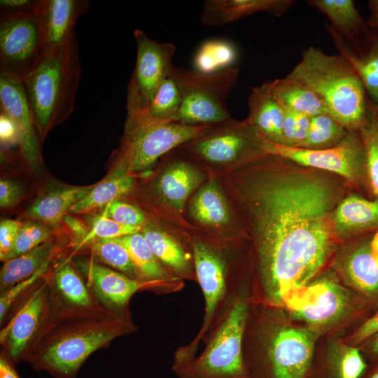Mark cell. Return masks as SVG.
I'll return each instance as SVG.
<instances>
[{"label": "cell", "mask_w": 378, "mask_h": 378, "mask_svg": "<svg viewBox=\"0 0 378 378\" xmlns=\"http://www.w3.org/2000/svg\"><path fill=\"white\" fill-rule=\"evenodd\" d=\"M73 261L101 305L121 317L132 318L129 304L137 292L167 294L180 291L184 286L183 281L161 283L132 279L90 258H73Z\"/></svg>", "instance_id": "obj_12"}, {"label": "cell", "mask_w": 378, "mask_h": 378, "mask_svg": "<svg viewBox=\"0 0 378 378\" xmlns=\"http://www.w3.org/2000/svg\"><path fill=\"white\" fill-rule=\"evenodd\" d=\"M370 18L368 23L370 28L378 29V0H370L368 2Z\"/></svg>", "instance_id": "obj_53"}, {"label": "cell", "mask_w": 378, "mask_h": 378, "mask_svg": "<svg viewBox=\"0 0 378 378\" xmlns=\"http://www.w3.org/2000/svg\"><path fill=\"white\" fill-rule=\"evenodd\" d=\"M378 333V310L366 319L354 332L351 341L353 344L363 343Z\"/></svg>", "instance_id": "obj_49"}, {"label": "cell", "mask_w": 378, "mask_h": 378, "mask_svg": "<svg viewBox=\"0 0 378 378\" xmlns=\"http://www.w3.org/2000/svg\"><path fill=\"white\" fill-rule=\"evenodd\" d=\"M266 141L247 119L230 118L211 125L203 135L181 146L206 163L227 168L267 154Z\"/></svg>", "instance_id": "obj_11"}, {"label": "cell", "mask_w": 378, "mask_h": 378, "mask_svg": "<svg viewBox=\"0 0 378 378\" xmlns=\"http://www.w3.org/2000/svg\"><path fill=\"white\" fill-rule=\"evenodd\" d=\"M15 365L0 354V378H21Z\"/></svg>", "instance_id": "obj_51"}, {"label": "cell", "mask_w": 378, "mask_h": 378, "mask_svg": "<svg viewBox=\"0 0 378 378\" xmlns=\"http://www.w3.org/2000/svg\"><path fill=\"white\" fill-rule=\"evenodd\" d=\"M204 180L200 170L183 160H174L162 170L155 183L159 198L178 212H181L191 192Z\"/></svg>", "instance_id": "obj_22"}, {"label": "cell", "mask_w": 378, "mask_h": 378, "mask_svg": "<svg viewBox=\"0 0 378 378\" xmlns=\"http://www.w3.org/2000/svg\"><path fill=\"white\" fill-rule=\"evenodd\" d=\"M0 108L15 121L20 155L29 169L36 173L41 167V141L22 80L0 75Z\"/></svg>", "instance_id": "obj_18"}, {"label": "cell", "mask_w": 378, "mask_h": 378, "mask_svg": "<svg viewBox=\"0 0 378 378\" xmlns=\"http://www.w3.org/2000/svg\"><path fill=\"white\" fill-rule=\"evenodd\" d=\"M24 195L23 188L20 183L1 178L0 180V206L10 208L20 202Z\"/></svg>", "instance_id": "obj_46"}, {"label": "cell", "mask_w": 378, "mask_h": 378, "mask_svg": "<svg viewBox=\"0 0 378 378\" xmlns=\"http://www.w3.org/2000/svg\"><path fill=\"white\" fill-rule=\"evenodd\" d=\"M48 225L38 221L22 223L12 251L6 260L28 252L39 245L53 240Z\"/></svg>", "instance_id": "obj_39"}, {"label": "cell", "mask_w": 378, "mask_h": 378, "mask_svg": "<svg viewBox=\"0 0 378 378\" xmlns=\"http://www.w3.org/2000/svg\"><path fill=\"white\" fill-rule=\"evenodd\" d=\"M101 215L130 226L142 227L146 223L144 214L138 206L120 200H114L106 206Z\"/></svg>", "instance_id": "obj_43"}, {"label": "cell", "mask_w": 378, "mask_h": 378, "mask_svg": "<svg viewBox=\"0 0 378 378\" xmlns=\"http://www.w3.org/2000/svg\"><path fill=\"white\" fill-rule=\"evenodd\" d=\"M267 154L274 155L300 166L337 174L350 181L366 174V152L359 130H349L337 145L323 149L291 147L266 141Z\"/></svg>", "instance_id": "obj_13"}, {"label": "cell", "mask_w": 378, "mask_h": 378, "mask_svg": "<svg viewBox=\"0 0 378 378\" xmlns=\"http://www.w3.org/2000/svg\"><path fill=\"white\" fill-rule=\"evenodd\" d=\"M365 147L366 175L378 200V132L371 118L359 130Z\"/></svg>", "instance_id": "obj_41"}, {"label": "cell", "mask_w": 378, "mask_h": 378, "mask_svg": "<svg viewBox=\"0 0 378 378\" xmlns=\"http://www.w3.org/2000/svg\"><path fill=\"white\" fill-rule=\"evenodd\" d=\"M238 59L236 46L225 39L204 41L193 57L194 69L204 74H214L232 67Z\"/></svg>", "instance_id": "obj_34"}, {"label": "cell", "mask_w": 378, "mask_h": 378, "mask_svg": "<svg viewBox=\"0 0 378 378\" xmlns=\"http://www.w3.org/2000/svg\"><path fill=\"white\" fill-rule=\"evenodd\" d=\"M253 296L244 288L202 342L199 355L172 369L178 378H251L243 356V340Z\"/></svg>", "instance_id": "obj_6"}, {"label": "cell", "mask_w": 378, "mask_h": 378, "mask_svg": "<svg viewBox=\"0 0 378 378\" xmlns=\"http://www.w3.org/2000/svg\"><path fill=\"white\" fill-rule=\"evenodd\" d=\"M126 109L124 134L115 164L130 174L150 167L162 155L203 135L211 126L157 120L132 105H126Z\"/></svg>", "instance_id": "obj_8"}, {"label": "cell", "mask_w": 378, "mask_h": 378, "mask_svg": "<svg viewBox=\"0 0 378 378\" xmlns=\"http://www.w3.org/2000/svg\"><path fill=\"white\" fill-rule=\"evenodd\" d=\"M141 108L149 117L163 122H175L181 105L178 88L171 77H168L159 87L153 99L146 105L127 102Z\"/></svg>", "instance_id": "obj_37"}, {"label": "cell", "mask_w": 378, "mask_h": 378, "mask_svg": "<svg viewBox=\"0 0 378 378\" xmlns=\"http://www.w3.org/2000/svg\"><path fill=\"white\" fill-rule=\"evenodd\" d=\"M284 112L282 145L300 148L307 139L311 117L291 111Z\"/></svg>", "instance_id": "obj_42"}, {"label": "cell", "mask_w": 378, "mask_h": 378, "mask_svg": "<svg viewBox=\"0 0 378 378\" xmlns=\"http://www.w3.org/2000/svg\"><path fill=\"white\" fill-rule=\"evenodd\" d=\"M248 122L270 142L283 144L284 109L274 96L270 80L253 88L248 97Z\"/></svg>", "instance_id": "obj_23"}, {"label": "cell", "mask_w": 378, "mask_h": 378, "mask_svg": "<svg viewBox=\"0 0 378 378\" xmlns=\"http://www.w3.org/2000/svg\"><path fill=\"white\" fill-rule=\"evenodd\" d=\"M363 350L371 358L378 360V333L372 336L365 342Z\"/></svg>", "instance_id": "obj_52"}, {"label": "cell", "mask_w": 378, "mask_h": 378, "mask_svg": "<svg viewBox=\"0 0 378 378\" xmlns=\"http://www.w3.org/2000/svg\"><path fill=\"white\" fill-rule=\"evenodd\" d=\"M371 118L378 132V105L371 106Z\"/></svg>", "instance_id": "obj_54"}, {"label": "cell", "mask_w": 378, "mask_h": 378, "mask_svg": "<svg viewBox=\"0 0 378 378\" xmlns=\"http://www.w3.org/2000/svg\"><path fill=\"white\" fill-rule=\"evenodd\" d=\"M38 0H1V14L20 13L34 10Z\"/></svg>", "instance_id": "obj_50"}, {"label": "cell", "mask_w": 378, "mask_h": 378, "mask_svg": "<svg viewBox=\"0 0 378 378\" xmlns=\"http://www.w3.org/2000/svg\"><path fill=\"white\" fill-rule=\"evenodd\" d=\"M59 257V256H58ZM55 260L48 271L52 314H91L106 310L89 289L72 255Z\"/></svg>", "instance_id": "obj_17"}, {"label": "cell", "mask_w": 378, "mask_h": 378, "mask_svg": "<svg viewBox=\"0 0 378 378\" xmlns=\"http://www.w3.org/2000/svg\"><path fill=\"white\" fill-rule=\"evenodd\" d=\"M221 187L251 241L253 299L278 307L324 266L335 246L341 189L328 176L262 154L225 168Z\"/></svg>", "instance_id": "obj_1"}, {"label": "cell", "mask_w": 378, "mask_h": 378, "mask_svg": "<svg viewBox=\"0 0 378 378\" xmlns=\"http://www.w3.org/2000/svg\"><path fill=\"white\" fill-rule=\"evenodd\" d=\"M22 223L11 219H4L0 223V260L5 262L13 249Z\"/></svg>", "instance_id": "obj_45"}, {"label": "cell", "mask_w": 378, "mask_h": 378, "mask_svg": "<svg viewBox=\"0 0 378 378\" xmlns=\"http://www.w3.org/2000/svg\"><path fill=\"white\" fill-rule=\"evenodd\" d=\"M141 234L157 258L179 279L197 281L192 255L164 232L151 227Z\"/></svg>", "instance_id": "obj_27"}, {"label": "cell", "mask_w": 378, "mask_h": 378, "mask_svg": "<svg viewBox=\"0 0 378 378\" xmlns=\"http://www.w3.org/2000/svg\"><path fill=\"white\" fill-rule=\"evenodd\" d=\"M141 227L130 226L117 223L102 215L95 216L92 220L89 233L74 253L88 243L97 239H113L139 232Z\"/></svg>", "instance_id": "obj_40"}, {"label": "cell", "mask_w": 378, "mask_h": 378, "mask_svg": "<svg viewBox=\"0 0 378 378\" xmlns=\"http://www.w3.org/2000/svg\"><path fill=\"white\" fill-rule=\"evenodd\" d=\"M170 76L181 96L175 122L191 126H211L231 118L227 99L237 83V69L231 67L204 74L173 66Z\"/></svg>", "instance_id": "obj_9"}, {"label": "cell", "mask_w": 378, "mask_h": 378, "mask_svg": "<svg viewBox=\"0 0 378 378\" xmlns=\"http://www.w3.org/2000/svg\"><path fill=\"white\" fill-rule=\"evenodd\" d=\"M189 210L192 217L204 225L223 227L231 219L226 195L214 178L201 187L191 200Z\"/></svg>", "instance_id": "obj_30"}, {"label": "cell", "mask_w": 378, "mask_h": 378, "mask_svg": "<svg viewBox=\"0 0 378 378\" xmlns=\"http://www.w3.org/2000/svg\"><path fill=\"white\" fill-rule=\"evenodd\" d=\"M0 141L4 148L19 146L20 136L15 121L4 112H0Z\"/></svg>", "instance_id": "obj_47"}, {"label": "cell", "mask_w": 378, "mask_h": 378, "mask_svg": "<svg viewBox=\"0 0 378 378\" xmlns=\"http://www.w3.org/2000/svg\"><path fill=\"white\" fill-rule=\"evenodd\" d=\"M272 92L284 110L312 117L328 113L318 96L303 83L288 78L270 80Z\"/></svg>", "instance_id": "obj_32"}, {"label": "cell", "mask_w": 378, "mask_h": 378, "mask_svg": "<svg viewBox=\"0 0 378 378\" xmlns=\"http://www.w3.org/2000/svg\"><path fill=\"white\" fill-rule=\"evenodd\" d=\"M339 52L360 79L372 105H378V29L370 28L365 41L351 48L333 41Z\"/></svg>", "instance_id": "obj_25"}, {"label": "cell", "mask_w": 378, "mask_h": 378, "mask_svg": "<svg viewBox=\"0 0 378 378\" xmlns=\"http://www.w3.org/2000/svg\"><path fill=\"white\" fill-rule=\"evenodd\" d=\"M307 3L324 14L332 41L354 48L368 37L370 27L359 13L352 0H308Z\"/></svg>", "instance_id": "obj_20"}, {"label": "cell", "mask_w": 378, "mask_h": 378, "mask_svg": "<svg viewBox=\"0 0 378 378\" xmlns=\"http://www.w3.org/2000/svg\"><path fill=\"white\" fill-rule=\"evenodd\" d=\"M41 55V34L35 10L1 14L0 75L22 81Z\"/></svg>", "instance_id": "obj_14"}, {"label": "cell", "mask_w": 378, "mask_h": 378, "mask_svg": "<svg viewBox=\"0 0 378 378\" xmlns=\"http://www.w3.org/2000/svg\"><path fill=\"white\" fill-rule=\"evenodd\" d=\"M336 232L361 231L378 226V200L350 195L340 202L334 213Z\"/></svg>", "instance_id": "obj_33"}, {"label": "cell", "mask_w": 378, "mask_h": 378, "mask_svg": "<svg viewBox=\"0 0 378 378\" xmlns=\"http://www.w3.org/2000/svg\"><path fill=\"white\" fill-rule=\"evenodd\" d=\"M85 248H88L90 258L97 262L120 272L130 278L140 279L129 252L114 238L94 239L77 251Z\"/></svg>", "instance_id": "obj_35"}, {"label": "cell", "mask_w": 378, "mask_h": 378, "mask_svg": "<svg viewBox=\"0 0 378 378\" xmlns=\"http://www.w3.org/2000/svg\"><path fill=\"white\" fill-rule=\"evenodd\" d=\"M134 185L133 176L123 167L114 164L101 182L92 186L86 195L74 204L71 214H86L104 208L114 200L128 194Z\"/></svg>", "instance_id": "obj_29"}, {"label": "cell", "mask_w": 378, "mask_h": 378, "mask_svg": "<svg viewBox=\"0 0 378 378\" xmlns=\"http://www.w3.org/2000/svg\"><path fill=\"white\" fill-rule=\"evenodd\" d=\"M87 0H38L37 14L42 40V55L66 45L76 34L79 17L86 12Z\"/></svg>", "instance_id": "obj_19"}, {"label": "cell", "mask_w": 378, "mask_h": 378, "mask_svg": "<svg viewBox=\"0 0 378 378\" xmlns=\"http://www.w3.org/2000/svg\"><path fill=\"white\" fill-rule=\"evenodd\" d=\"M314 339L305 329L279 326L266 311L251 309L243 340V356L251 378H307Z\"/></svg>", "instance_id": "obj_4"}, {"label": "cell", "mask_w": 378, "mask_h": 378, "mask_svg": "<svg viewBox=\"0 0 378 378\" xmlns=\"http://www.w3.org/2000/svg\"><path fill=\"white\" fill-rule=\"evenodd\" d=\"M349 292L330 279L311 281L293 293L284 305L293 316L316 327L335 323L352 309Z\"/></svg>", "instance_id": "obj_16"}, {"label": "cell", "mask_w": 378, "mask_h": 378, "mask_svg": "<svg viewBox=\"0 0 378 378\" xmlns=\"http://www.w3.org/2000/svg\"><path fill=\"white\" fill-rule=\"evenodd\" d=\"M61 251L52 240L4 262L0 271V293L50 265Z\"/></svg>", "instance_id": "obj_28"}, {"label": "cell", "mask_w": 378, "mask_h": 378, "mask_svg": "<svg viewBox=\"0 0 378 378\" xmlns=\"http://www.w3.org/2000/svg\"><path fill=\"white\" fill-rule=\"evenodd\" d=\"M92 186H60L38 197L26 211L27 217L52 227H57L71 206L83 198Z\"/></svg>", "instance_id": "obj_26"}, {"label": "cell", "mask_w": 378, "mask_h": 378, "mask_svg": "<svg viewBox=\"0 0 378 378\" xmlns=\"http://www.w3.org/2000/svg\"><path fill=\"white\" fill-rule=\"evenodd\" d=\"M134 36L136 57L128 83L127 102L146 105L170 76L176 47L172 43L158 42L140 29L134 30Z\"/></svg>", "instance_id": "obj_15"}, {"label": "cell", "mask_w": 378, "mask_h": 378, "mask_svg": "<svg viewBox=\"0 0 378 378\" xmlns=\"http://www.w3.org/2000/svg\"><path fill=\"white\" fill-rule=\"evenodd\" d=\"M50 265L43 268L30 277L15 284L4 291L0 293L1 326L4 322L10 307L15 300L42 277L48 272Z\"/></svg>", "instance_id": "obj_44"}, {"label": "cell", "mask_w": 378, "mask_h": 378, "mask_svg": "<svg viewBox=\"0 0 378 378\" xmlns=\"http://www.w3.org/2000/svg\"><path fill=\"white\" fill-rule=\"evenodd\" d=\"M365 378H378V363L374 368L368 373Z\"/></svg>", "instance_id": "obj_55"}, {"label": "cell", "mask_w": 378, "mask_h": 378, "mask_svg": "<svg viewBox=\"0 0 378 378\" xmlns=\"http://www.w3.org/2000/svg\"><path fill=\"white\" fill-rule=\"evenodd\" d=\"M62 221L66 224L72 235L71 246L76 248L85 239L89 233L90 228L78 218L69 214H66Z\"/></svg>", "instance_id": "obj_48"}, {"label": "cell", "mask_w": 378, "mask_h": 378, "mask_svg": "<svg viewBox=\"0 0 378 378\" xmlns=\"http://www.w3.org/2000/svg\"><path fill=\"white\" fill-rule=\"evenodd\" d=\"M221 244L198 238L191 241L197 282L204 300V312L202 326L195 338L174 352V360L177 362H186L197 354L199 345L234 299L246 288L243 279L232 268L228 247Z\"/></svg>", "instance_id": "obj_7"}, {"label": "cell", "mask_w": 378, "mask_h": 378, "mask_svg": "<svg viewBox=\"0 0 378 378\" xmlns=\"http://www.w3.org/2000/svg\"><path fill=\"white\" fill-rule=\"evenodd\" d=\"M114 239L129 252L141 280L161 283H173L182 280L157 258L141 231Z\"/></svg>", "instance_id": "obj_31"}, {"label": "cell", "mask_w": 378, "mask_h": 378, "mask_svg": "<svg viewBox=\"0 0 378 378\" xmlns=\"http://www.w3.org/2000/svg\"><path fill=\"white\" fill-rule=\"evenodd\" d=\"M349 283L368 302L378 301V236L360 242L349 255Z\"/></svg>", "instance_id": "obj_24"}, {"label": "cell", "mask_w": 378, "mask_h": 378, "mask_svg": "<svg viewBox=\"0 0 378 378\" xmlns=\"http://www.w3.org/2000/svg\"><path fill=\"white\" fill-rule=\"evenodd\" d=\"M80 76L75 34L64 46L43 53L22 80L41 142L72 113Z\"/></svg>", "instance_id": "obj_5"}, {"label": "cell", "mask_w": 378, "mask_h": 378, "mask_svg": "<svg viewBox=\"0 0 378 378\" xmlns=\"http://www.w3.org/2000/svg\"><path fill=\"white\" fill-rule=\"evenodd\" d=\"M314 91L328 114L348 130H359L371 115V103L358 76L340 55L309 46L286 76Z\"/></svg>", "instance_id": "obj_3"}, {"label": "cell", "mask_w": 378, "mask_h": 378, "mask_svg": "<svg viewBox=\"0 0 378 378\" xmlns=\"http://www.w3.org/2000/svg\"><path fill=\"white\" fill-rule=\"evenodd\" d=\"M52 315L48 272L13 304L1 326L0 354L14 365L28 350Z\"/></svg>", "instance_id": "obj_10"}, {"label": "cell", "mask_w": 378, "mask_h": 378, "mask_svg": "<svg viewBox=\"0 0 378 378\" xmlns=\"http://www.w3.org/2000/svg\"><path fill=\"white\" fill-rule=\"evenodd\" d=\"M137 329L132 318L108 311L52 314L23 361L53 378H76L92 354Z\"/></svg>", "instance_id": "obj_2"}, {"label": "cell", "mask_w": 378, "mask_h": 378, "mask_svg": "<svg viewBox=\"0 0 378 378\" xmlns=\"http://www.w3.org/2000/svg\"><path fill=\"white\" fill-rule=\"evenodd\" d=\"M323 360L328 378H360L367 368L360 350L348 345L333 347Z\"/></svg>", "instance_id": "obj_36"}, {"label": "cell", "mask_w": 378, "mask_h": 378, "mask_svg": "<svg viewBox=\"0 0 378 378\" xmlns=\"http://www.w3.org/2000/svg\"><path fill=\"white\" fill-rule=\"evenodd\" d=\"M349 130L328 113L311 117L307 139L300 148L323 149L338 144Z\"/></svg>", "instance_id": "obj_38"}, {"label": "cell", "mask_w": 378, "mask_h": 378, "mask_svg": "<svg viewBox=\"0 0 378 378\" xmlns=\"http://www.w3.org/2000/svg\"><path fill=\"white\" fill-rule=\"evenodd\" d=\"M294 3L293 0H206L199 20L206 26H220L261 12L279 17Z\"/></svg>", "instance_id": "obj_21"}]
</instances>
